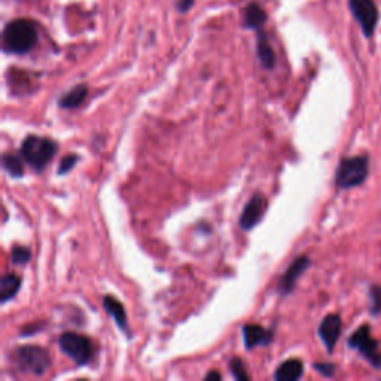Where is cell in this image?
Instances as JSON below:
<instances>
[{"label": "cell", "mask_w": 381, "mask_h": 381, "mask_svg": "<svg viewBox=\"0 0 381 381\" xmlns=\"http://www.w3.org/2000/svg\"><path fill=\"white\" fill-rule=\"evenodd\" d=\"M38 42V32L33 21L18 18L8 23L3 30V50L9 54L23 55L30 52Z\"/></svg>", "instance_id": "1"}, {"label": "cell", "mask_w": 381, "mask_h": 381, "mask_svg": "<svg viewBox=\"0 0 381 381\" xmlns=\"http://www.w3.org/2000/svg\"><path fill=\"white\" fill-rule=\"evenodd\" d=\"M59 151V145L50 137L29 136L21 145V156L33 170L42 172Z\"/></svg>", "instance_id": "2"}, {"label": "cell", "mask_w": 381, "mask_h": 381, "mask_svg": "<svg viewBox=\"0 0 381 381\" xmlns=\"http://www.w3.org/2000/svg\"><path fill=\"white\" fill-rule=\"evenodd\" d=\"M367 176H368V156L360 155L353 158H344L338 165L336 181L338 188L350 189V188L359 187L360 183H364Z\"/></svg>", "instance_id": "3"}, {"label": "cell", "mask_w": 381, "mask_h": 381, "mask_svg": "<svg viewBox=\"0 0 381 381\" xmlns=\"http://www.w3.org/2000/svg\"><path fill=\"white\" fill-rule=\"evenodd\" d=\"M15 362L23 373L43 375L51 367V358L41 346H21L15 351Z\"/></svg>", "instance_id": "4"}, {"label": "cell", "mask_w": 381, "mask_h": 381, "mask_svg": "<svg viewBox=\"0 0 381 381\" xmlns=\"http://www.w3.org/2000/svg\"><path fill=\"white\" fill-rule=\"evenodd\" d=\"M59 346L76 365H87L94 353L91 341L76 332H64L59 340Z\"/></svg>", "instance_id": "5"}, {"label": "cell", "mask_w": 381, "mask_h": 381, "mask_svg": "<svg viewBox=\"0 0 381 381\" xmlns=\"http://www.w3.org/2000/svg\"><path fill=\"white\" fill-rule=\"evenodd\" d=\"M349 346L351 349H356L360 355L367 358L375 368L381 367L378 342L371 337V329L368 325H362L358 331H355V333L349 338Z\"/></svg>", "instance_id": "6"}, {"label": "cell", "mask_w": 381, "mask_h": 381, "mask_svg": "<svg viewBox=\"0 0 381 381\" xmlns=\"http://www.w3.org/2000/svg\"><path fill=\"white\" fill-rule=\"evenodd\" d=\"M353 15L360 24L362 30L371 38L374 34L378 23V9L374 0H349Z\"/></svg>", "instance_id": "7"}, {"label": "cell", "mask_w": 381, "mask_h": 381, "mask_svg": "<svg viewBox=\"0 0 381 381\" xmlns=\"http://www.w3.org/2000/svg\"><path fill=\"white\" fill-rule=\"evenodd\" d=\"M268 207L267 198L264 197L262 194H255L252 198L249 200V203L246 204V207L243 209V213H241L238 224L241 227V229L245 231H250L254 229L259 222L262 220L265 212Z\"/></svg>", "instance_id": "8"}, {"label": "cell", "mask_w": 381, "mask_h": 381, "mask_svg": "<svg viewBox=\"0 0 381 381\" xmlns=\"http://www.w3.org/2000/svg\"><path fill=\"white\" fill-rule=\"evenodd\" d=\"M310 265H311V261H310L309 256L302 255L300 258H296L295 261L289 265V268L286 269L285 274L282 276L280 282H278V286H277L278 292H280L282 295L291 294L294 291L296 282H298V278L302 276V273Z\"/></svg>", "instance_id": "9"}, {"label": "cell", "mask_w": 381, "mask_h": 381, "mask_svg": "<svg viewBox=\"0 0 381 381\" xmlns=\"http://www.w3.org/2000/svg\"><path fill=\"white\" fill-rule=\"evenodd\" d=\"M341 333V318L338 314H329L325 318L319 327V337L323 341L325 347L329 353L333 351V347L340 338Z\"/></svg>", "instance_id": "10"}, {"label": "cell", "mask_w": 381, "mask_h": 381, "mask_svg": "<svg viewBox=\"0 0 381 381\" xmlns=\"http://www.w3.org/2000/svg\"><path fill=\"white\" fill-rule=\"evenodd\" d=\"M243 340L246 349H255L258 346H268L273 341V332L267 331L259 325H245L243 328Z\"/></svg>", "instance_id": "11"}, {"label": "cell", "mask_w": 381, "mask_h": 381, "mask_svg": "<svg viewBox=\"0 0 381 381\" xmlns=\"http://www.w3.org/2000/svg\"><path fill=\"white\" fill-rule=\"evenodd\" d=\"M256 54L261 66L267 70H271L276 64V55L271 48V45L268 42V36L264 32V29L258 30V42H256Z\"/></svg>", "instance_id": "12"}, {"label": "cell", "mask_w": 381, "mask_h": 381, "mask_svg": "<svg viewBox=\"0 0 381 381\" xmlns=\"http://www.w3.org/2000/svg\"><path fill=\"white\" fill-rule=\"evenodd\" d=\"M304 373V365L300 359H289L276 369L274 380L277 381H295L300 380Z\"/></svg>", "instance_id": "13"}, {"label": "cell", "mask_w": 381, "mask_h": 381, "mask_svg": "<svg viewBox=\"0 0 381 381\" xmlns=\"http://www.w3.org/2000/svg\"><path fill=\"white\" fill-rule=\"evenodd\" d=\"M103 307L107 314H110L116 322L118 327L123 329L125 333H128V323H127V313L124 305L121 304L118 300H115V296L112 295H106L103 298Z\"/></svg>", "instance_id": "14"}, {"label": "cell", "mask_w": 381, "mask_h": 381, "mask_svg": "<svg viewBox=\"0 0 381 381\" xmlns=\"http://www.w3.org/2000/svg\"><path fill=\"white\" fill-rule=\"evenodd\" d=\"M265 23L267 12L264 11V8H261L258 3H250L246 6L243 14V24L246 29L258 32L259 29H262Z\"/></svg>", "instance_id": "15"}, {"label": "cell", "mask_w": 381, "mask_h": 381, "mask_svg": "<svg viewBox=\"0 0 381 381\" xmlns=\"http://www.w3.org/2000/svg\"><path fill=\"white\" fill-rule=\"evenodd\" d=\"M87 96H88V87L85 83H79V85L69 90L66 94L59 100V105L63 109H76L87 100Z\"/></svg>", "instance_id": "16"}, {"label": "cell", "mask_w": 381, "mask_h": 381, "mask_svg": "<svg viewBox=\"0 0 381 381\" xmlns=\"http://www.w3.org/2000/svg\"><path fill=\"white\" fill-rule=\"evenodd\" d=\"M21 287V278L18 277L14 273H8L2 277L0 280V301L8 302L9 300H12L17 295V292L20 291Z\"/></svg>", "instance_id": "17"}, {"label": "cell", "mask_w": 381, "mask_h": 381, "mask_svg": "<svg viewBox=\"0 0 381 381\" xmlns=\"http://www.w3.org/2000/svg\"><path fill=\"white\" fill-rule=\"evenodd\" d=\"M23 160L24 158L17 155V154H11L6 152L2 156V165L3 169L8 172L9 176H12V178H21L24 174V165H23Z\"/></svg>", "instance_id": "18"}, {"label": "cell", "mask_w": 381, "mask_h": 381, "mask_svg": "<svg viewBox=\"0 0 381 381\" xmlns=\"http://www.w3.org/2000/svg\"><path fill=\"white\" fill-rule=\"evenodd\" d=\"M32 259V252L29 247L24 246H14L11 252V261L15 265H24Z\"/></svg>", "instance_id": "19"}, {"label": "cell", "mask_w": 381, "mask_h": 381, "mask_svg": "<svg viewBox=\"0 0 381 381\" xmlns=\"http://www.w3.org/2000/svg\"><path fill=\"white\" fill-rule=\"evenodd\" d=\"M79 161V156L76 154H68L66 156H63L61 158V161H60V165H59V170L57 173L59 174H68L73 167H75Z\"/></svg>", "instance_id": "20"}, {"label": "cell", "mask_w": 381, "mask_h": 381, "mask_svg": "<svg viewBox=\"0 0 381 381\" xmlns=\"http://www.w3.org/2000/svg\"><path fill=\"white\" fill-rule=\"evenodd\" d=\"M229 369H231L232 375H234L237 380H249V378H250L249 374L246 373L243 362H241V359H238V358L231 359V362H229Z\"/></svg>", "instance_id": "21"}, {"label": "cell", "mask_w": 381, "mask_h": 381, "mask_svg": "<svg viewBox=\"0 0 381 381\" xmlns=\"http://www.w3.org/2000/svg\"><path fill=\"white\" fill-rule=\"evenodd\" d=\"M371 311H373V314L381 313V287L380 286L371 287Z\"/></svg>", "instance_id": "22"}, {"label": "cell", "mask_w": 381, "mask_h": 381, "mask_svg": "<svg viewBox=\"0 0 381 381\" xmlns=\"http://www.w3.org/2000/svg\"><path fill=\"white\" fill-rule=\"evenodd\" d=\"M314 369L319 371L325 377H332L333 373H336V367L332 364H314Z\"/></svg>", "instance_id": "23"}, {"label": "cell", "mask_w": 381, "mask_h": 381, "mask_svg": "<svg viewBox=\"0 0 381 381\" xmlns=\"http://www.w3.org/2000/svg\"><path fill=\"white\" fill-rule=\"evenodd\" d=\"M195 0H178V3H176V8H178L179 12H188L189 9L192 8Z\"/></svg>", "instance_id": "24"}, {"label": "cell", "mask_w": 381, "mask_h": 381, "mask_svg": "<svg viewBox=\"0 0 381 381\" xmlns=\"http://www.w3.org/2000/svg\"><path fill=\"white\" fill-rule=\"evenodd\" d=\"M206 380H220V374L218 373V371L213 369L206 375Z\"/></svg>", "instance_id": "25"}]
</instances>
